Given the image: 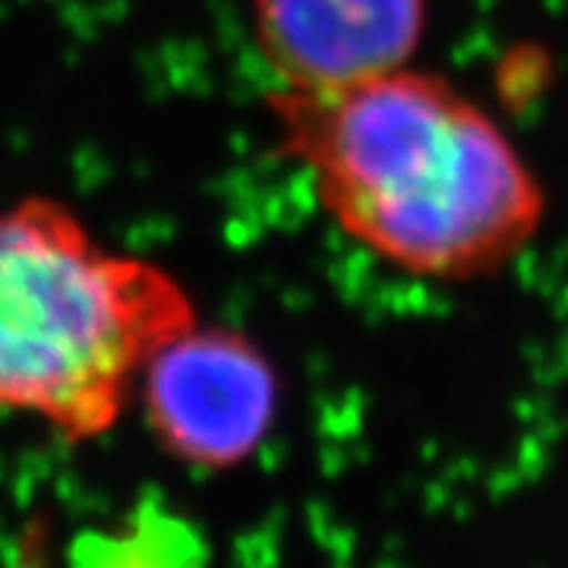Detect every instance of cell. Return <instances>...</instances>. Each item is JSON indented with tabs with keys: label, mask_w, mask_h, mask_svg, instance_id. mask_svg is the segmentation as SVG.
I'll use <instances>...</instances> for the list:
<instances>
[{
	"label": "cell",
	"mask_w": 568,
	"mask_h": 568,
	"mask_svg": "<svg viewBox=\"0 0 568 568\" xmlns=\"http://www.w3.org/2000/svg\"><path fill=\"white\" fill-rule=\"evenodd\" d=\"M426 0H253V39L278 92H335L410 63Z\"/></svg>",
	"instance_id": "4"
},
{
	"label": "cell",
	"mask_w": 568,
	"mask_h": 568,
	"mask_svg": "<svg viewBox=\"0 0 568 568\" xmlns=\"http://www.w3.org/2000/svg\"><path fill=\"white\" fill-rule=\"evenodd\" d=\"M272 111L332 222L407 275H487L544 222V190L515 142L436 73L278 92Z\"/></svg>",
	"instance_id": "1"
},
{
	"label": "cell",
	"mask_w": 568,
	"mask_h": 568,
	"mask_svg": "<svg viewBox=\"0 0 568 568\" xmlns=\"http://www.w3.org/2000/svg\"><path fill=\"white\" fill-rule=\"evenodd\" d=\"M136 392L159 443L200 467L250 458L278 410V373L263 347L200 320L145 361Z\"/></svg>",
	"instance_id": "3"
},
{
	"label": "cell",
	"mask_w": 568,
	"mask_h": 568,
	"mask_svg": "<svg viewBox=\"0 0 568 568\" xmlns=\"http://www.w3.org/2000/svg\"><path fill=\"white\" fill-rule=\"evenodd\" d=\"M196 323L162 265L102 246L54 200L0 212V410L67 439L118 424L145 361Z\"/></svg>",
	"instance_id": "2"
}]
</instances>
